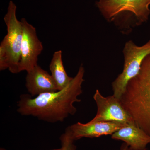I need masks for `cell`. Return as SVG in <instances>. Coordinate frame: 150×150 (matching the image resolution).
Returning a JSON list of instances; mask_svg holds the SVG:
<instances>
[{"label":"cell","instance_id":"1","mask_svg":"<svg viewBox=\"0 0 150 150\" xmlns=\"http://www.w3.org/2000/svg\"><path fill=\"white\" fill-rule=\"evenodd\" d=\"M85 69L82 64L76 75L65 88L32 98L22 94L17 103L18 112L22 115L32 116L40 121L51 123L62 122L76 114L74 103L81 101L78 97L83 93Z\"/></svg>","mask_w":150,"mask_h":150},{"label":"cell","instance_id":"2","mask_svg":"<svg viewBox=\"0 0 150 150\" xmlns=\"http://www.w3.org/2000/svg\"><path fill=\"white\" fill-rule=\"evenodd\" d=\"M120 100L136 125L150 136V54L128 82Z\"/></svg>","mask_w":150,"mask_h":150},{"label":"cell","instance_id":"3","mask_svg":"<svg viewBox=\"0 0 150 150\" xmlns=\"http://www.w3.org/2000/svg\"><path fill=\"white\" fill-rule=\"evenodd\" d=\"M96 5L108 21L126 32L147 21L150 15V0H98Z\"/></svg>","mask_w":150,"mask_h":150},{"label":"cell","instance_id":"4","mask_svg":"<svg viewBox=\"0 0 150 150\" xmlns=\"http://www.w3.org/2000/svg\"><path fill=\"white\" fill-rule=\"evenodd\" d=\"M16 10V4L13 1H10L4 18L7 34L0 44V70L8 69L12 74L19 73L23 33L21 21L17 18Z\"/></svg>","mask_w":150,"mask_h":150},{"label":"cell","instance_id":"5","mask_svg":"<svg viewBox=\"0 0 150 150\" xmlns=\"http://www.w3.org/2000/svg\"><path fill=\"white\" fill-rule=\"evenodd\" d=\"M124 63L122 72L112 82L113 95L120 99L128 82L137 76L145 58L150 54V39L142 46L132 40L126 42L123 50Z\"/></svg>","mask_w":150,"mask_h":150},{"label":"cell","instance_id":"6","mask_svg":"<svg viewBox=\"0 0 150 150\" xmlns=\"http://www.w3.org/2000/svg\"><path fill=\"white\" fill-rule=\"evenodd\" d=\"M21 21L23 33L18 71L19 73L23 71L28 72L38 65V57L43 51V46L38 37L35 28L25 18H22Z\"/></svg>","mask_w":150,"mask_h":150},{"label":"cell","instance_id":"7","mask_svg":"<svg viewBox=\"0 0 150 150\" xmlns=\"http://www.w3.org/2000/svg\"><path fill=\"white\" fill-rule=\"evenodd\" d=\"M93 98L97 106V112L91 122H117L125 124L135 123L122 106L120 99L114 96H103L97 89Z\"/></svg>","mask_w":150,"mask_h":150},{"label":"cell","instance_id":"8","mask_svg":"<svg viewBox=\"0 0 150 150\" xmlns=\"http://www.w3.org/2000/svg\"><path fill=\"white\" fill-rule=\"evenodd\" d=\"M126 124L117 122L90 121L85 124L78 122L69 126V128L75 141L83 138H98L112 135Z\"/></svg>","mask_w":150,"mask_h":150},{"label":"cell","instance_id":"9","mask_svg":"<svg viewBox=\"0 0 150 150\" xmlns=\"http://www.w3.org/2000/svg\"><path fill=\"white\" fill-rule=\"evenodd\" d=\"M27 73L25 86L31 96L59 91L51 74L38 65Z\"/></svg>","mask_w":150,"mask_h":150},{"label":"cell","instance_id":"10","mask_svg":"<svg viewBox=\"0 0 150 150\" xmlns=\"http://www.w3.org/2000/svg\"><path fill=\"white\" fill-rule=\"evenodd\" d=\"M111 138L124 142L133 150H144L150 144V136L134 123L126 124L113 133Z\"/></svg>","mask_w":150,"mask_h":150},{"label":"cell","instance_id":"11","mask_svg":"<svg viewBox=\"0 0 150 150\" xmlns=\"http://www.w3.org/2000/svg\"><path fill=\"white\" fill-rule=\"evenodd\" d=\"M49 69L59 90L65 88L73 80V78L69 76L66 72L61 50L54 52L49 65Z\"/></svg>","mask_w":150,"mask_h":150},{"label":"cell","instance_id":"12","mask_svg":"<svg viewBox=\"0 0 150 150\" xmlns=\"http://www.w3.org/2000/svg\"><path fill=\"white\" fill-rule=\"evenodd\" d=\"M62 150H76V146L74 144L75 140L73 138L68 126L65 132L60 137Z\"/></svg>","mask_w":150,"mask_h":150},{"label":"cell","instance_id":"13","mask_svg":"<svg viewBox=\"0 0 150 150\" xmlns=\"http://www.w3.org/2000/svg\"><path fill=\"white\" fill-rule=\"evenodd\" d=\"M121 150H133L131 149V148L129 147V146L128 145L126 144H125L121 146ZM144 150H147V149H146Z\"/></svg>","mask_w":150,"mask_h":150},{"label":"cell","instance_id":"14","mask_svg":"<svg viewBox=\"0 0 150 150\" xmlns=\"http://www.w3.org/2000/svg\"><path fill=\"white\" fill-rule=\"evenodd\" d=\"M62 150V149L61 148H60V149H53V150Z\"/></svg>","mask_w":150,"mask_h":150},{"label":"cell","instance_id":"15","mask_svg":"<svg viewBox=\"0 0 150 150\" xmlns=\"http://www.w3.org/2000/svg\"><path fill=\"white\" fill-rule=\"evenodd\" d=\"M0 150H6V149H4V148H1V149H0Z\"/></svg>","mask_w":150,"mask_h":150}]
</instances>
